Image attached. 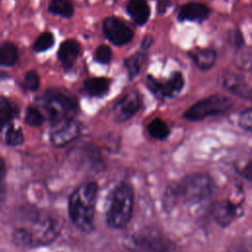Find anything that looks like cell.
Here are the masks:
<instances>
[{
    "instance_id": "11",
    "label": "cell",
    "mask_w": 252,
    "mask_h": 252,
    "mask_svg": "<svg viewBox=\"0 0 252 252\" xmlns=\"http://www.w3.org/2000/svg\"><path fill=\"white\" fill-rule=\"evenodd\" d=\"M222 87L241 98L250 99L252 96V92L250 86L238 75L232 73H226L221 78Z\"/></svg>"
},
{
    "instance_id": "16",
    "label": "cell",
    "mask_w": 252,
    "mask_h": 252,
    "mask_svg": "<svg viewBox=\"0 0 252 252\" xmlns=\"http://www.w3.org/2000/svg\"><path fill=\"white\" fill-rule=\"evenodd\" d=\"M19 114L17 105L9 98L0 95V131Z\"/></svg>"
},
{
    "instance_id": "29",
    "label": "cell",
    "mask_w": 252,
    "mask_h": 252,
    "mask_svg": "<svg viewBox=\"0 0 252 252\" xmlns=\"http://www.w3.org/2000/svg\"><path fill=\"white\" fill-rule=\"evenodd\" d=\"M228 41H229L230 44L233 45L234 47L240 48V47L243 46L244 38H243V36H242V33L236 29V30H233L232 32H229Z\"/></svg>"
},
{
    "instance_id": "23",
    "label": "cell",
    "mask_w": 252,
    "mask_h": 252,
    "mask_svg": "<svg viewBox=\"0 0 252 252\" xmlns=\"http://www.w3.org/2000/svg\"><path fill=\"white\" fill-rule=\"evenodd\" d=\"M5 142L8 146L11 147L22 145L25 142V137L22 129L13 124L10 125L5 133Z\"/></svg>"
},
{
    "instance_id": "12",
    "label": "cell",
    "mask_w": 252,
    "mask_h": 252,
    "mask_svg": "<svg viewBox=\"0 0 252 252\" xmlns=\"http://www.w3.org/2000/svg\"><path fill=\"white\" fill-rule=\"evenodd\" d=\"M210 13L211 10L207 5L203 3L191 2L181 7L178 14V19L180 21L202 22L209 17Z\"/></svg>"
},
{
    "instance_id": "28",
    "label": "cell",
    "mask_w": 252,
    "mask_h": 252,
    "mask_svg": "<svg viewBox=\"0 0 252 252\" xmlns=\"http://www.w3.org/2000/svg\"><path fill=\"white\" fill-rule=\"evenodd\" d=\"M238 123L242 129H244L246 131L252 130V110H251V108H247L241 112L239 119H238Z\"/></svg>"
},
{
    "instance_id": "1",
    "label": "cell",
    "mask_w": 252,
    "mask_h": 252,
    "mask_svg": "<svg viewBox=\"0 0 252 252\" xmlns=\"http://www.w3.org/2000/svg\"><path fill=\"white\" fill-rule=\"evenodd\" d=\"M20 220V224L12 231V241L20 247L49 245L59 236L63 227L60 217L32 206L22 210Z\"/></svg>"
},
{
    "instance_id": "9",
    "label": "cell",
    "mask_w": 252,
    "mask_h": 252,
    "mask_svg": "<svg viewBox=\"0 0 252 252\" xmlns=\"http://www.w3.org/2000/svg\"><path fill=\"white\" fill-rule=\"evenodd\" d=\"M141 107V98L138 92L128 93L114 106L113 112L116 121L125 122L134 116Z\"/></svg>"
},
{
    "instance_id": "18",
    "label": "cell",
    "mask_w": 252,
    "mask_h": 252,
    "mask_svg": "<svg viewBox=\"0 0 252 252\" xmlns=\"http://www.w3.org/2000/svg\"><path fill=\"white\" fill-rule=\"evenodd\" d=\"M184 86V78L180 72H175L171 75V77L165 82V84H161L159 94L162 96H173L175 94L179 93Z\"/></svg>"
},
{
    "instance_id": "21",
    "label": "cell",
    "mask_w": 252,
    "mask_h": 252,
    "mask_svg": "<svg viewBox=\"0 0 252 252\" xmlns=\"http://www.w3.org/2000/svg\"><path fill=\"white\" fill-rule=\"evenodd\" d=\"M144 52L145 51L140 50L124 60V65H125V68L127 69L130 79L135 78L139 74L141 69V64L145 58Z\"/></svg>"
},
{
    "instance_id": "7",
    "label": "cell",
    "mask_w": 252,
    "mask_h": 252,
    "mask_svg": "<svg viewBox=\"0 0 252 252\" xmlns=\"http://www.w3.org/2000/svg\"><path fill=\"white\" fill-rule=\"evenodd\" d=\"M212 215L219 225L227 226L242 215V201L236 202L231 198L220 200L213 205Z\"/></svg>"
},
{
    "instance_id": "8",
    "label": "cell",
    "mask_w": 252,
    "mask_h": 252,
    "mask_svg": "<svg viewBox=\"0 0 252 252\" xmlns=\"http://www.w3.org/2000/svg\"><path fill=\"white\" fill-rule=\"evenodd\" d=\"M102 30L105 37L115 45L127 44L134 36L133 31L115 17L106 18L103 21Z\"/></svg>"
},
{
    "instance_id": "26",
    "label": "cell",
    "mask_w": 252,
    "mask_h": 252,
    "mask_svg": "<svg viewBox=\"0 0 252 252\" xmlns=\"http://www.w3.org/2000/svg\"><path fill=\"white\" fill-rule=\"evenodd\" d=\"M23 86L25 90L34 92L39 87V76L36 71L30 70L25 74Z\"/></svg>"
},
{
    "instance_id": "30",
    "label": "cell",
    "mask_w": 252,
    "mask_h": 252,
    "mask_svg": "<svg viewBox=\"0 0 252 252\" xmlns=\"http://www.w3.org/2000/svg\"><path fill=\"white\" fill-rule=\"evenodd\" d=\"M146 84H147L148 89H149L152 93H154V94H159L161 84H160L158 81H157L153 76L149 75V76L147 77V83H146Z\"/></svg>"
},
{
    "instance_id": "19",
    "label": "cell",
    "mask_w": 252,
    "mask_h": 252,
    "mask_svg": "<svg viewBox=\"0 0 252 252\" xmlns=\"http://www.w3.org/2000/svg\"><path fill=\"white\" fill-rule=\"evenodd\" d=\"M17 46L12 42H4L0 45V65L11 67L18 61Z\"/></svg>"
},
{
    "instance_id": "24",
    "label": "cell",
    "mask_w": 252,
    "mask_h": 252,
    "mask_svg": "<svg viewBox=\"0 0 252 252\" xmlns=\"http://www.w3.org/2000/svg\"><path fill=\"white\" fill-rule=\"evenodd\" d=\"M54 44V35L49 32H45L38 35V37L35 39L32 45V49L35 52H43L50 47H52Z\"/></svg>"
},
{
    "instance_id": "33",
    "label": "cell",
    "mask_w": 252,
    "mask_h": 252,
    "mask_svg": "<svg viewBox=\"0 0 252 252\" xmlns=\"http://www.w3.org/2000/svg\"><path fill=\"white\" fill-rule=\"evenodd\" d=\"M153 36L152 35H150V34H147L144 38H143V40H142V42H141V50L142 51H146L151 45H152V43H153Z\"/></svg>"
},
{
    "instance_id": "10",
    "label": "cell",
    "mask_w": 252,
    "mask_h": 252,
    "mask_svg": "<svg viewBox=\"0 0 252 252\" xmlns=\"http://www.w3.org/2000/svg\"><path fill=\"white\" fill-rule=\"evenodd\" d=\"M81 133L80 124L71 120L54 130L50 134V142L55 147H64L79 137Z\"/></svg>"
},
{
    "instance_id": "22",
    "label": "cell",
    "mask_w": 252,
    "mask_h": 252,
    "mask_svg": "<svg viewBox=\"0 0 252 252\" xmlns=\"http://www.w3.org/2000/svg\"><path fill=\"white\" fill-rule=\"evenodd\" d=\"M149 134L157 140H164L169 135V129L167 125L159 118L154 119L148 125Z\"/></svg>"
},
{
    "instance_id": "17",
    "label": "cell",
    "mask_w": 252,
    "mask_h": 252,
    "mask_svg": "<svg viewBox=\"0 0 252 252\" xmlns=\"http://www.w3.org/2000/svg\"><path fill=\"white\" fill-rule=\"evenodd\" d=\"M85 91L91 96H102L109 90V80L106 78H91L84 83Z\"/></svg>"
},
{
    "instance_id": "27",
    "label": "cell",
    "mask_w": 252,
    "mask_h": 252,
    "mask_svg": "<svg viewBox=\"0 0 252 252\" xmlns=\"http://www.w3.org/2000/svg\"><path fill=\"white\" fill-rule=\"evenodd\" d=\"M112 57V51L109 46L105 44L99 45L94 51V60L101 64H108Z\"/></svg>"
},
{
    "instance_id": "6",
    "label": "cell",
    "mask_w": 252,
    "mask_h": 252,
    "mask_svg": "<svg viewBox=\"0 0 252 252\" xmlns=\"http://www.w3.org/2000/svg\"><path fill=\"white\" fill-rule=\"evenodd\" d=\"M231 106L232 101L230 98L223 94H216L193 104L184 112L183 118L190 121H199L209 116L221 114L230 109Z\"/></svg>"
},
{
    "instance_id": "15",
    "label": "cell",
    "mask_w": 252,
    "mask_h": 252,
    "mask_svg": "<svg viewBox=\"0 0 252 252\" xmlns=\"http://www.w3.org/2000/svg\"><path fill=\"white\" fill-rule=\"evenodd\" d=\"M189 56L201 70L211 69L215 65L217 59L216 51L211 48H202L190 51Z\"/></svg>"
},
{
    "instance_id": "20",
    "label": "cell",
    "mask_w": 252,
    "mask_h": 252,
    "mask_svg": "<svg viewBox=\"0 0 252 252\" xmlns=\"http://www.w3.org/2000/svg\"><path fill=\"white\" fill-rule=\"evenodd\" d=\"M48 11L63 18H71L74 15V7L70 0H51Z\"/></svg>"
},
{
    "instance_id": "2",
    "label": "cell",
    "mask_w": 252,
    "mask_h": 252,
    "mask_svg": "<svg viewBox=\"0 0 252 252\" xmlns=\"http://www.w3.org/2000/svg\"><path fill=\"white\" fill-rule=\"evenodd\" d=\"M215 191L212 177L205 173L185 176L178 182L167 186L163 195L162 206L167 213L181 205H197L207 201Z\"/></svg>"
},
{
    "instance_id": "13",
    "label": "cell",
    "mask_w": 252,
    "mask_h": 252,
    "mask_svg": "<svg viewBox=\"0 0 252 252\" xmlns=\"http://www.w3.org/2000/svg\"><path fill=\"white\" fill-rule=\"evenodd\" d=\"M80 43L75 39H67L61 43L57 55L65 69L68 70L73 67L80 54Z\"/></svg>"
},
{
    "instance_id": "32",
    "label": "cell",
    "mask_w": 252,
    "mask_h": 252,
    "mask_svg": "<svg viewBox=\"0 0 252 252\" xmlns=\"http://www.w3.org/2000/svg\"><path fill=\"white\" fill-rule=\"evenodd\" d=\"M6 163L4 161V159L2 158V157H0V187L3 185L4 181H5V177H6Z\"/></svg>"
},
{
    "instance_id": "4",
    "label": "cell",
    "mask_w": 252,
    "mask_h": 252,
    "mask_svg": "<svg viewBox=\"0 0 252 252\" xmlns=\"http://www.w3.org/2000/svg\"><path fill=\"white\" fill-rule=\"evenodd\" d=\"M134 192L126 182H119L109 191L105 202V220L109 227L122 229L133 216Z\"/></svg>"
},
{
    "instance_id": "5",
    "label": "cell",
    "mask_w": 252,
    "mask_h": 252,
    "mask_svg": "<svg viewBox=\"0 0 252 252\" xmlns=\"http://www.w3.org/2000/svg\"><path fill=\"white\" fill-rule=\"evenodd\" d=\"M48 120L59 127L71 120L78 111V100L74 94L62 89L47 90L41 97Z\"/></svg>"
},
{
    "instance_id": "14",
    "label": "cell",
    "mask_w": 252,
    "mask_h": 252,
    "mask_svg": "<svg viewBox=\"0 0 252 252\" xmlns=\"http://www.w3.org/2000/svg\"><path fill=\"white\" fill-rule=\"evenodd\" d=\"M128 15L137 25H144L150 15L151 10L149 5L144 0H130L126 6Z\"/></svg>"
},
{
    "instance_id": "34",
    "label": "cell",
    "mask_w": 252,
    "mask_h": 252,
    "mask_svg": "<svg viewBox=\"0 0 252 252\" xmlns=\"http://www.w3.org/2000/svg\"><path fill=\"white\" fill-rule=\"evenodd\" d=\"M8 78H9L8 73H6L4 71H0V80H6Z\"/></svg>"
},
{
    "instance_id": "31",
    "label": "cell",
    "mask_w": 252,
    "mask_h": 252,
    "mask_svg": "<svg viewBox=\"0 0 252 252\" xmlns=\"http://www.w3.org/2000/svg\"><path fill=\"white\" fill-rule=\"evenodd\" d=\"M172 0H158V6L157 10L159 14H163L166 9L171 5Z\"/></svg>"
},
{
    "instance_id": "3",
    "label": "cell",
    "mask_w": 252,
    "mask_h": 252,
    "mask_svg": "<svg viewBox=\"0 0 252 252\" xmlns=\"http://www.w3.org/2000/svg\"><path fill=\"white\" fill-rule=\"evenodd\" d=\"M98 186L94 181L80 184L68 200V215L73 224L81 231L89 233L94 228V220Z\"/></svg>"
},
{
    "instance_id": "25",
    "label": "cell",
    "mask_w": 252,
    "mask_h": 252,
    "mask_svg": "<svg viewBox=\"0 0 252 252\" xmlns=\"http://www.w3.org/2000/svg\"><path fill=\"white\" fill-rule=\"evenodd\" d=\"M25 122L30 126L38 127L43 124L44 117L37 108L30 106L27 108V111H26Z\"/></svg>"
}]
</instances>
